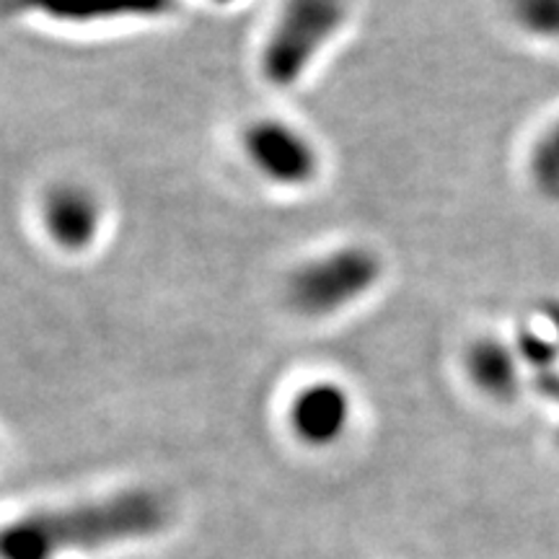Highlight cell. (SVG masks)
<instances>
[{
  "label": "cell",
  "mask_w": 559,
  "mask_h": 559,
  "mask_svg": "<svg viewBox=\"0 0 559 559\" xmlns=\"http://www.w3.org/2000/svg\"><path fill=\"white\" fill-rule=\"evenodd\" d=\"M472 381L495 396V400H513L519 389V360L498 340H481L466 355Z\"/></svg>",
  "instance_id": "obj_8"
},
{
  "label": "cell",
  "mask_w": 559,
  "mask_h": 559,
  "mask_svg": "<svg viewBox=\"0 0 559 559\" xmlns=\"http://www.w3.org/2000/svg\"><path fill=\"white\" fill-rule=\"evenodd\" d=\"M47 230L62 249L81 251L99 234L102 210L94 194L81 187H60L47 198Z\"/></svg>",
  "instance_id": "obj_7"
},
{
  "label": "cell",
  "mask_w": 559,
  "mask_h": 559,
  "mask_svg": "<svg viewBox=\"0 0 559 559\" xmlns=\"http://www.w3.org/2000/svg\"><path fill=\"white\" fill-rule=\"evenodd\" d=\"M508 9L531 37L559 41V0H508Z\"/></svg>",
  "instance_id": "obj_10"
},
{
  "label": "cell",
  "mask_w": 559,
  "mask_h": 559,
  "mask_svg": "<svg viewBox=\"0 0 559 559\" xmlns=\"http://www.w3.org/2000/svg\"><path fill=\"white\" fill-rule=\"evenodd\" d=\"M528 174L544 198L559 202V120L531 148Z\"/></svg>",
  "instance_id": "obj_9"
},
{
  "label": "cell",
  "mask_w": 559,
  "mask_h": 559,
  "mask_svg": "<svg viewBox=\"0 0 559 559\" xmlns=\"http://www.w3.org/2000/svg\"><path fill=\"white\" fill-rule=\"evenodd\" d=\"M349 400L337 383L321 381L304 389L290 409L296 436L309 445H330L347 428Z\"/></svg>",
  "instance_id": "obj_6"
},
{
  "label": "cell",
  "mask_w": 559,
  "mask_h": 559,
  "mask_svg": "<svg viewBox=\"0 0 559 559\" xmlns=\"http://www.w3.org/2000/svg\"><path fill=\"white\" fill-rule=\"evenodd\" d=\"M21 11L39 13L60 24H102L124 19H160L177 9V0H13Z\"/></svg>",
  "instance_id": "obj_5"
},
{
  "label": "cell",
  "mask_w": 559,
  "mask_h": 559,
  "mask_svg": "<svg viewBox=\"0 0 559 559\" xmlns=\"http://www.w3.org/2000/svg\"><path fill=\"white\" fill-rule=\"evenodd\" d=\"M243 148H247L251 164L277 185H306L319 171L317 151L309 140L277 120L251 124L243 132Z\"/></svg>",
  "instance_id": "obj_4"
},
{
  "label": "cell",
  "mask_w": 559,
  "mask_h": 559,
  "mask_svg": "<svg viewBox=\"0 0 559 559\" xmlns=\"http://www.w3.org/2000/svg\"><path fill=\"white\" fill-rule=\"evenodd\" d=\"M213 3H234V0H213Z\"/></svg>",
  "instance_id": "obj_11"
},
{
  "label": "cell",
  "mask_w": 559,
  "mask_h": 559,
  "mask_svg": "<svg viewBox=\"0 0 559 559\" xmlns=\"http://www.w3.org/2000/svg\"><path fill=\"white\" fill-rule=\"evenodd\" d=\"M342 24L345 0H285L262 47L264 79L277 88L296 86Z\"/></svg>",
  "instance_id": "obj_2"
},
{
  "label": "cell",
  "mask_w": 559,
  "mask_h": 559,
  "mask_svg": "<svg viewBox=\"0 0 559 559\" xmlns=\"http://www.w3.org/2000/svg\"><path fill=\"white\" fill-rule=\"evenodd\" d=\"M166 506L145 489L86 506L41 510L11 523L3 534L5 559H50L58 551L94 549L164 528Z\"/></svg>",
  "instance_id": "obj_1"
},
{
  "label": "cell",
  "mask_w": 559,
  "mask_h": 559,
  "mask_svg": "<svg viewBox=\"0 0 559 559\" xmlns=\"http://www.w3.org/2000/svg\"><path fill=\"white\" fill-rule=\"evenodd\" d=\"M381 262L373 251L347 247L304 264L290 280V304L309 317H330L366 296L379 283Z\"/></svg>",
  "instance_id": "obj_3"
}]
</instances>
